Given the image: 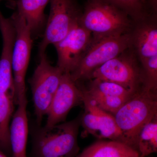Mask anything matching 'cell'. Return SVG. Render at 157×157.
Returning <instances> with one entry per match:
<instances>
[{
	"label": "cell",
	"instance_id": "1",
	"mask_svg": "<svg viewBox=\"0 0 157 157\" xmlns=\"http://www.w3.org/2000/svg\"><path fill=\"white\" fill-rule=\"evenodd\" d=\"M157 115V91L142 88L135 93L114 114L124 143L137 150L140 130Z\"/></svg>",
	"mask_w": 157,
	"mask_h": 157
},
{
	"label": "cell",
	"instance_id": "2",
	"mask_svg": "<svg viewBox=\"0 0 157 157\" xmlns=\"http://www.w3.org/2000/svg\"><path fill=\"white\" fill-rule=\"evenodd\" d=\"M80 116L52 127L39 128L33 135V157H76L79 147Z\"/></svg>",
	"mask_w": 157,
	"mask_h": 157
},
{
	"label": "cell",
	"instance_id": "3",
	"mask_svg": "<svg viewBox=\"0 0 157 157\" xmlns=\"http://www.w3.org/2000/svg\"><path fill=\"white\" fill-rule=\"evenodd\" d=\"M107 1L93 0L80 15L79 24L93 37L120 35L132 31L128 14Z\"/></svg>",
	"mask_w": 157,
	"mask_h": 157
},
{
	"label": "cell",
	"instance_id": "4",
	"mask_svg": "<svg viewBox=\"0 0 157 157\" xmlns=\"http://www.w3.org/2000/svg\"><path fill=\"white\" fill-rule=\"evenodd\" d=\"M131 32L127 33L93 37L78 67L70 73L75 82L88 80L93 72L109 60L132 47Z\"/></svg>",
	"mask_w": 157,
	"mask_h": 157
},
{
	"label": "cell",
	"instance_id": "5",
	"mask_svg": "<svg viewBox=\"0 0 157 157\" xmlns=\"http://www.w3.org/2000/svg\"><path fill=\"white\" fill-rule=\"evenodd\" d=\"M120 85L135 94L143 87L140 61L132 47L95 70L89 78Z\"/></svg>",
	"mask_w": 157,
	"mask_h": 157
},
{
	"label": "cell",
	"instance_id": "6",
	"mask_svg": "<svg viewBox=\"0 0 157 157\" xmlns=\"http://www.w3.org/2000/svg\"><path fill=\"white\" fill-rule=\"evenodd\" d=\"M63 73L57 66L51 65L45 52L39 54V64L29 81L39 124L48 113Z\"/></svg>",
	"mask_w": 157,
	"mask_h": 157
},
{
	"label": "cell",
	"instance_id": "7",
	"mask_svg": "<svg viewBox=\"0 0 157 157\" xmlns=\"http://www.w3.org/2000/svg\"><path fill=\"white\" fill-rule=\"evenodd\" d=\"M16 31L12 59L14 86V102L27 99L25 76L32 49V33L25 21L17 11L11 17Z\"/></svg>",
	"mask_w": 157,
	"mask_h": 157
},
{
	"label": "cell",
	"instance_id": "8",
	"mask_svg": "<svg viewBox=\"0 0 157 157\" xmlns=\"http://www.w3.org/2000/svg\"><path fill=\"white\" fill-rule=\"evenodd\" d=\"M50 11L39 54L61 41L79 22L80 15L72 0H50Z\"/></svg>",
	"mask_w": 157,
	"mask_h": 157
},
{
	"label": "cell",
	"instance_id": "9",
	"mask_svg": "<svg viewBox=\"0 0 157 157\" xmlns=\"http://www.w3.org/2000/svg\"><path fill=\"white\" fill-rule=\"evenodd\" d=\"M82 94L84 112L80 116V122L84 135L90 134L99 139H108L125 144L114 116L101 109L92 100Z\"/></svg>",
	"mask_w": 157,
	"mask_h": 157
},
{
	"label": "cell",
	"instance_id": "10",
	"mask_svg": "<svg viewBox=\"0 0 157 157\" xmlns=\"http://www.w3.org/2000/svg\"><path fill=\"white\" fill-rule=\"evenodd\" d=\"M92 39L79 22L67 36L54 45L58 55L57 67L63 73L73 72L81 60Z\"/></svg>",
	"mask_w": 157,
	"mask_h": 157
},
{
	"label": "cell",
	"instance_id": "11",
	"mask_svg": "<svg viewBox=\"0 0 157 157\" xmlns=\"http://www.w3.org/2000/svg\"><path fill=\"white\" fill-rule=\"evenodd\" d=\"M82 103V93L78 84L70 73H63L48 109L45 126H53L64 122L70 110Z\"/></svg>",
	"mask_w": 157,
	"mask_h": 157
},
{
	"label": "cell",
	"instance_id": "12",
	"mask_svg": "<svg viewBox=\"0 0 157 157\" xmlns=\"http://www.w3.org/2000/svg\"><path fill=\"white\" fill-rule=\"evenodd\" d=\"M0 31L3 45L0 57V93L14 98L12 59L16 31L11 17H5L0 10Z\"/></svg>",
	"mask_w": 157,
	"mask_h": 157
},
{
	"label": "cell",
	"instance_id": "13",
	"mask_svg": "<svg viewBox=\"0 0 157 157\" xmlns=\"http://www.w3.org/2000/svg\"><path fill=\"white\" fill-rule=\"evenodd\" d=\"M132 47L140 62L157 56V26L145 19L137 21L131 31Z\"/></svg>",
	"mask_w": 157,
	"mask_h": 157
},
{
	"label": "cell",
	"instance_id": "14",
	"mask_svg": "<svg viewBox=\"0 0 157 157\" xmlns=\"http://www.w3.org/2000/svg\"><path fill=\"white\" fill-rule=\"evenodd\" d=\"M27 99L20 101L10 127L11 157H27L26 146L29 128Z\"/></svg>",
	"mask_w": 157,
	"mask_h": 157
},
{
	"label": "cell",
	"instance_id": "15",
	"mask_svg": "<svg viewBox=\"0 0 157 157\" xmlns=\"http://www.w3.org/2000/svg\"><path fill=\"white\" fill-rule=\"evenodd\" d=\"M76 157H140L135 149L118 141L101 140L85 149Z\"/></svg>",
	"mask_w": 157,
	"mask_h": 157
},
{
	"label": "cell",
	"instance_id": "16",
	"mask_svg": "<svg viewBox=\"0 0 157 157\" xmlns=\"http://www.w3.org/2000/svg\"><path fill=\"white\" fill-rule=\"evenodd\" d=\"M50 0H17V12L25 21L31 33L39 31L45 22V9Z\"/></svg>",
	"mask_w": 157,
	"mask_h": 157
},
{
	"label": "cell",
	"instance_id": "17",
	"mask_svg": "<svg viewBox=\"0 0 157 157\" xmlns=\"http://www.w3.org/2000/svg\"><path fill=\"white\" fill-rule=\"evenodd\" d=\"M14 98L0 93V151L11 155L10 122L14 111Z\"/></svg>",
	"mask_w": 157,
	"mask_h": 157
},
{
	"label": "cell",
	"instance_id": "18",
	"mask_svg": "<svg viewBox=\"0 0 157 157\" xmlns=\"http://www.w3.org/2000/svg\"><path fill=\"white\" fill-rule=\"evenodd\" d=\"M137 150L140 157L157 152V115L144 125L137 137Z\"/></svg>",
	"mask_w": 157,
	"mask_h": 157
},
{
	"label": "cell",
	"instance_id": "19",
	"mask_svg": "<svg viewBox=\"0 0 157 157\" xmlns=\"http://www.w3.org/2000/svg\"><path fill=\"white\" fill-rule=\"evenodd\" d=\"M90 80V82L88 87L86 89H82L88 93L98 94L103 96L126 98H131L135 94L121 86L110 82L97 78Z\"/></svg>",
	"mask_w": 157,
	"mask_h": 157
},
{
	"label": "cell",
	"instance_id": "20",
	"mask_svg": "<svg viewBox=\"0 0 157 157\" xmlns=\"http://www.w3.org/2000/svg\"><path fill=\"white\" fill-rule=\"evenodd\" d=\"M79 88L82 94L92 100L98 107L113 115L131 98L103 96L98 94L88 93L82 88Z\"/></svg>",
	"mask_w": 157,
	"mask_h": 157
},
{
	"label": "cell",
	"instance_id": "21",
	"mask_svg": "<svg viewBox=\"0 0 157 157\" xmlns=\"http://www.w3.org/2000/svg\"><path fill=\"white\" fill-rule=\"evenodd\" d=\"M143 76V88L157 91V56L140 62Z\"/></svg>",
	"mask_w": 157,
	"mask_h": 157
},
{
	"label": "cell",
	"instance_id": "22",
	"mask_svg": "<svg viewBox=\"0 0 157 157\" xmlns=\"http://www.w3.org/2000/svg\"><path fill=\"white\" fill-rule=\"evenodd\" d=\"M122 8L128 14L134 17L137 21L144 19L140 11L144 0H105Z\"/></svg>",
	"mask_w": 157,
	"mask_h": 157
},
{
	"label": "cell",
	"instance_id": "23",
	"mask_svg": "<svg viewBox=\"0 0 157 157\" xmlns=\"http://www.w3.org/2000/svg\"><path fill=\"white\" fill-rule=\"evenodd\" d=\"M0 157H7L6 155L3 152L0 151Z\"/></svg>",
	"mask_w": 157,
	"mask_h": 157
},
{
	"label": "cell",
	"instance_id": "24",
	"mask_svg": "<svg viewBox=\"0 0 157 157\" xmlns=\"http://www.w3.org/2000/svg\"><path fill=\"white\" fill-rule=\"evenodd\" d=\"M153 1L155 3V0H152V2H153Z\"/></svg>",
	"mask_w": 157,
	"mask_h": 157
},
{
	"label": "cell",
	"instance_id": "25",
	"mask_svg": "<svg viewBox=\"0 0 157 157\" xmlns=\"http://www.w3.org/2000/svg\"><path fill=\"white\" fill-rule=\"evenodd\" d=\"M4 0H0V3H1V2H2Z\"/></svg>",
	"mask_w": 157,
	"mask_h": 157
}]
</instances>
